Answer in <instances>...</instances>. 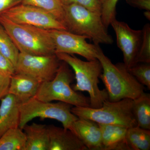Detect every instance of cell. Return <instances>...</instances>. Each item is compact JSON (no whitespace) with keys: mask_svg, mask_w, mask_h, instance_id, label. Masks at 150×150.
<instances>
[{"mask_svg":"<svg viewBox=\"0 0 150 150\" xmlns=\"http://www.w3.org/2000/svg\"><path fill=\"white\" fill-rule=\"evenodd\" d=\"M74 79V74L69 65L62 61L54 79L40 83L34 98L44 102L61 101L73 106L90 107L89 98L75 91L71 87Z\"/></svg>","mask_w":150,"mask_h":150,"instance_id":"5","label":"cell"},{"mask_svg":"<svg viewBox=\"0 0 150 150\" xmlns=\"http://www.w3.org/2000/svg\"><path fill=\"white\" fill-rule=\"evenodd\" d=\"M73 105L66 103L44 102L33 98L19 105L21 129L37 117L54 119L62 123L65 129L73 131V124L78 119L71 111Z\"/></svg>","mask_w":150,"mask_h":150,"instance_id":"7","label":"cell"},{"mask_svg":"<svg viewBox=\"0 0 150 150\" xmlns=\"http://www.w3.org/2000/svg\"><path fill=\"white\" fill-rule=\"evenodd\" d=\"M144 15L146 18L148 20H150V11H146L144 12Z\"/></svg>","mask_w":150,"mask_h":150,"instance_id":"31","label":"cell"},{"mask_svg":"<svg viewBox=\"0 0 150 150\" xmlns=\"http://www.w3.org/2000/svg\"><path fill=\"white\" fill-rule=\"evenodd\" d=\"M116 36L117 44L123 55L124 64L129 69L136 64L142 38V30H134L115 18L110 23Z\"/></svg>","mask_w":150,"mask_h":150,"instance_id":"11","label":"cell"},{"mask_svg":"<svg viewBox=\"0 0 150 150\" xmlns=\"http://www.w3.org/2000/svg\"><path fill=\"white\" fill-rule=\"evenodd\" d=\"M126 140L131 150L150 149V131L138 126L128 128Z\"/></svg>","mask_w":150,"mask_h":150,"instance_id":"19","label":"cell"},{"mask_svg":"<svg viewBox=\"0 0 150 150\" xmlns=\"http://www.w3.org/2000/svg\"><path fill=\"white\" fill-rule=\"evenodd\" d=\"M2 25L20 53L47 56L55 54L49 30L16 23L0 14Z\"/></svg>","mask_w":150,"mask_h":150,"instance_id":"4","label":"cell"},{"mask_svg":"<svg viewBox=\"0 0 150 150\" xmlns=\"http://www.w3.org/2000/svg\"><path fill=\"white\" fill-rule=\"evenodd\" d=\"M59 60L65 62L74 72L76 83L72 86L75 91H86L89 95L90 107L99 108L105 100H108L105 89L100 90L98 86L99 79L102 72V65L97 59L82 61L74 55L57 53Z\"/></svg>","mask_w":150,"mask_h":150,"instance_id":"2","label":"cell"},{"mask_svg":"<svg viewBox=\"0 0 150 150\" xmlns=\"http://www.w3.org/2000/svg\"><path fill=\"white\" fill-rule=\"evenodd\" d=\"M142 30V38L136 64L150 63V25H145Z\"/></svg>","mask_w":150,"mask_h":150,"instance_id":"23","label":"cell"},{"mask_svg":"<svg viewBox=\"0 0 150 150\" xmlns=\"http://www.w3.org/2000/svg\"><path fill=\"white\" fill-rule=\"evenodd\" d=\"M22 4L44 10L54 16L62 23L64 5L61 0H22Z\"/></svg>","mask_w":150,"mask_h":150,"instance_id":"21","label":"cell"},{"mask_svg":"<svg viewBox=\"0 0 150 150\" xmlns=\"http://www.w3.org/2000/svg\"><path fill=\"white\" fill-rule=\"evenodd\" d=\"M22 0H0V14L13 7L22 4Z\"/></svg>","mask_w":150,"mask_h":150,"instance_id":"30","label":"cell"},{"mask_svg":"<svg viewBox=\"0 0 150 150\" xmlns=\"http://www.w3.org/2000/svg\"><path fill=\"white\" fill-rule=\"evenodd\" d=\"M54 42L55 54H77L87 61L97 59L99 45L87 42V38L64 30H49Z\"/></svg>","mask_w":150,"mask_h":150,"instance_id":"10","label":"cell"},{"mask_svg":"<svg viewBox=\"0 0 150 150\" xmlns=\"http://www.w3.org/2000/svg\"><path fill=\"white\" fill-rule=\"evenodd\" d=\"M26 143L24 150H48L49 137L48 126L32 123L23 127Z\"/></svg>","mask_w":150,"mask_h":150,"instance_id":"17","label":"cell"},{"mask_svg":"<svg viewBox=\"0 0 150 150\" xmlns=\"http://www.w3.org/2000/svg\"><path fill=\"white\" fill-rule=\"evenodd\" d=\"M61 62L56 54L40 56L20 52L15 73L28 75L42 83L54 79Z\"/></svg>","mask_w":150,"mask_h":150,"instance_id":"8","label":"cell"},{"mask_svg":"<svg viewBox=\"0 0 150 150\" xmlns=\"http://www.w3.org/2000/svg\"><path fill=\"white\" fill-rule=\"evenodd\" d=\"M126 2L135 8L150 11V0H126Z\"/></svg>","mask_w":150,"mask_h":150,"instance_id":"29","label":"cell"},{"mask_svg":"<svg viewBox=\"0 0 150 150\" xmlns=\"http://www.w3.org/2000/svg\"><path fill=\"white\" fill-rule=\"evenodd\" d=\"M64 10L62 23L68 31L85 36L95 45L113 43L100 14L74 4L64 5Z\"/></svg>","mask_w":150,"mask_h":150,"instance_id":"3","label":"cell"},{"mask_svg":"<svg viewBox=\"0 0 150 150\" xmlns=\"http://www.w3.org/2000/svg\"><path fill=\"white\" fill-rule=\"evenodd\" d=\"M97 59L102 65V72L100 79L105 86L108 100H134L144 92V86L131 74L124 63L112 64L100 46Z\"/></svg>","mask_w":150,"mask_h":150,"instance_id":"1","label":"cell"},{"mask_svg":"<svg viewBox=\"0 0 150 150\" xmlns=\"http://www.w3.org/2000/svg\"><path fill=\"white\" fill-rule=\"evenodd\" d=\"M72 132L88 149L102 150V135L98 123L86 118H78L73 124Z\"/></svg>","mask_w":150,"mask_h":150,"instance_id":"12","label":"cell"},{"mask_svg":"<svg viewBox=\"0 0 150 150\" xmlns=\"http://www.w3.org/2000/svg\"><path fill=\"white\" fill-rule=\"evenodd\" d=\"M100 1L101 2V3H102L103 5V4H104V3L107 0H100Z\"/></svg>","mask_w":150,"mask_h":150,"instance_id":"32","label":"cell"},{"mask_svg":"<svg viewBox=\"0 0 150 150\" xmlns=\"http://www.w3.org/2000/svg\"><path fill=\"white\" fill-rule=\"evenodd\" d=\"M118 0H107L103 4L101 18L106 28L116 17V7Z\"/></svg>","mask_w":150,"mask_h":150,"instance_id":"25","label":"cell"},{"mask_svg":"<svg viewBox=\"0 0 150 150\" xmlns=\"http://www.w3.org/2000/svg\"><path fill=\"white\" fill-rule=\"evenodd\" d=\"M133 100L116 101L107 100L99 108L73 106L71 111L78 118L89 119L99 124L116 125L127 128L137 126L132 111Z\"/></svg>","mask_w":150,"mask_h":150,"instance_id":"6","label":"cell"},{"mask_svg":"<svg viewBox=\"0 0 150 150\" xmlns=\"http://www.w3.org/2000/svg\"><path fill=\"white\" fill-rule=\"evenodd\" d=\"M132 111L137 126L150 130V95L143 93L133 100Z\"/></svg>","mask_w":150,"mask_h":150,"instance_id":"18","label":"cell"},{"mask_svg":"<svg viewBox=\"0 0 150 150\" xmlns=\"http://www.w3.org/2000/svg\"><path fill=\"white\" fill-rule=\"evenodd\" d=\"M11 77L0 71V100L8 94Z\"/></svg>","mask_w":150,"mask_h":150,"instance_id":"28","label":"cell"},{"mask_svg":"<svg viewBox=\"0 0 150 150\" xmlns=\"http://www.w3.org/2000/svg\"><path fill=\"white\" fill-rule=\"evenodd\" d=\"M129 70L140 83L150 89V63H137Z\"/></svg>","mask_w":150,"mask_h":150,"instance_id":"24","label":"cell"},{"mask_svg":"<svg viewBox=\"0 0 150 150\" xmlns=\"http://www.w3.org/2000/svg\"><path fill=\"white\" fill-rule=\"evenodd\" d=\"M47 126L49 137L48 150H88L71 130L53 125Z\"/></svg>","mask_w":150,"mask_h":150,"instance_id":"13","label":"cell"},{"mask_svg":"<svg viewBox=\"0 0 150 150\" xmlns=\"http://www.w3.org/2000/svg\"><path fill=\"white\" fill-rule=\"evenodd\" d=\"M0 71L11 76L15 74V67L6 56L0 52Z\"/></svg>","mask_w":150,"mask_h":150,"instance_id":"27","label":"cell"},{"mask_svg":"<svg viewBox=\"0 0 150 150\" xmlns=\"http://www.w3.org/2000/svg\"><path fill=\"white\" fill-rule=\"evenodd\" d=\"M19 127L12 128L0 138V150H24L26 137Z\"/></svg>","mask_w":150,"mask_h":150,"instance_id":"20","label":"cell"},{"mask_svg":"<svg viewBox=\"0 0 150 150\" xmlns=\"http://www.w3.org/2000/svg\"><path fill=\"white\" fill-rule=\"evenodd\" d=\"M16 23L46 30H67L64 24L48 12L21 4L1 14Z\"/></svg>","mask_w":150,"mask_h":150,"instance_id":"9","label":"cell"},{"mask_svg":"<svg viewBox=\"0 0 150 150\" xmlns=\"http://www.w3.org/2000/svg\"><path fill=\"white\" fill-rule=\"evenodd\" d=\"M102 150H131L126 140L128 128L116 125L99 124Z\"/></svg>","mask_w":150,"mask_h":150,"instance_id":"16","label":"cell"},{"mask_svg":"<svg viewBox=\"0 0 150 150\" xmlns=\"http://www.w3.org/2000/svg\"><path fill=\"white\" fill-rule=\"evenodd\" d=\"M1 101L0 138L10 129L19 127L21 103L11 94H8Z\"/></svg>","mask_w":150,"mask_h":150,"instance_id":"15","label":"cell"},{"mask_svg":"<svg viewBox=\"0 0 150 150\" xmlns=\"http://www.w3.org/2000/svg\"><path fill=\"white\" fill-rule=\"evenodd\" d=\"M40 83L29 76L15 73L11 77L8 94L13 95L23 103L35 96Z\"/></svg>","mask_w":150,"mask_h":150,"instance_id":"14","label":"cell"},{"mask_svg":"<svg viewBox=\"0 0 150 150\" xmlns=\"http://www.w3.org/2000/svg\"><path fill=\"white\" fill-rule=\"evenodd\" d=\"M0 52L6 56L15 67L16 66L20 52L10 36L0 24Z\"/></svg>","mask_w":150,"mask_h":150,"instance_id":"22","label":"cell"},{"mask_svg":"<svg viewBox=\"0 0 150 150\" xmlns=\"http://www.w3.org/2000/svg\"><path fill=\"white\" fill-rule=\"evenodd\" d=\"M64 5L76 4L101 14L102 4L100 0H61Z\"/></svg>","mask_w":150,"mask_h":150,"instance_id":"26","label":"cell"}]
</instances>
